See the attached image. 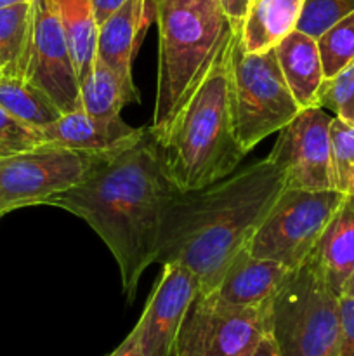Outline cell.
<instances>
[{"mask_svg": "<svg viewBox=\"0 0 354 356\" xmlns=\"http://www.w3.org/2000/svg\"><path fill=\"white\" fill-rule=\"evenodd\" d=\"M304 0H252L238 30L242 47L252 54L273 51L297 30Z\"/></svg>", "mask_w": 354, "mask_h": 356, "instance_id": "ac0fdd59", "label": "cell"}, {"mask_svg": "<svg viewBox=\"0 0 354 356\" xmlns=\"http://www.w3.org/2000/svg\"><path fill=\"white\" fill-rule=\"evenodd\" d=\"M323 108H305L281 131L267 159L283 172L285 186L297 190H333L330 124Z\"/></svg>", "mask_w": 354, "mask_h": 356, "instance_id": "8fae6325", "label": "cell"}, {"mask_svg": "<svg viewBox=\"0 0 354 356\" xmlns=\"http://www.w3.org/2000/svg\"><path fill=\"white\" fill-rule=\"evenodd\" d=\"M344 195L335 190L309 191L283 188L246 249L259 259L274 261L292 270L307 259Z\"/></svg>", "mask_w": 354, "mask_h": 356, "instance_id": "52a82bcc", "label": "cell"}, {"mask_svg": "<svg viewBox=\"0 0 354 356\" xmlns=\"http://www.w3.org/2000/svg\"><path fill=\"white\" fill-rule=\"evenodd\" d=\"M24 79L49 96L61 113L82 110L75 61L52 0H31L30 52Z\"/></svg>", "mask_w": 354, "mask_h": 356, "instance_id": "30bf717a", "label": "cell"}, {"mask_svg": "<svg viewBox=\"0 0 354 356\" xmlns=\"http://www.w3.org/2000/svg\"><path fill=\"white\" fill-rule=\"evenodd\" d=\"M217 2L221 6L222 13L229 19V23L233 24V28H239L252 0H217Z\"/></svg>", "mask_w": 354, "mask_h": 356, "instance_id": "f1b7e54d", "label": "cell"}, {"mask_svg": "<svg viewBox=\"0 0 354 356\" xmlns=\"http://www.w3.org/2000/svg\"><path fill=\"white\" fill-rule=\"evenodd\" d=\"M316 44L321 56L325 79L351 65L354 61V10L323 31L316 38Z\"/></svg>", "mask_w": 354, "mask_h": 356, "instance_id": "603a6c76", "label": "cell"}, {"mask_svg": "<svg viewBox=\"0 0 354 356\" xmlns=\"http://www.w3.org/2000/svg\"><path fill=\"white\" fill-rule=\"evenodd\" d=\"M333 190L354 197V127L333 117L330 124Z\"/></svg>", "mask_w": 354, "mask_h": 356, "instance_id": "cb8c5ba5", "label": "cell"}, {"mask_svg": "<svg viewBox=\"0 0 354 356\" xmlns=\"http://www.w3.org/2000/svg\"><path fill=\"white\" fill-rule=\"evenodd\" d=\"M342 296H347V298H354V275L349 282H347L346 289H344Z\"/></svg>", "mask_w": 354, "mask_h": 356, "instance_id": "836d02e7", "label": "cell"}, {"mask_svg": "<svg viewBox=\"0 0 354 356\" xmlns=\"http://www.w3.org/2000/svg\"><path fill=\"white\" fill-rule=\"evenodd\" d=\"M311 259L326 284L342 296L354 275V197H346L319 236Z\"/></svg>", "mask_w": 354, "mask_h": 356, "instance_id": "2e32d148", "label": "cell"}, {"mask_svg": "<svg viewBox=\"0 0 354 356\" xmlns=\"http://www.w3.org/2000/svg\"><path fill=\"white\" fill-rule=\"evenodd\" d=\"M319 108H330L335 118L354 127V61L325 79L319 90Z\"/></svg>", "mask_w": 354, "mask_h": 356, "instance_id": "d4e9b609", "label": "cell"}, {"mask_svg": "<svg viewBox=\"0 0 354 356\" xmlns=\"http://www.w3.org/2000/svg\"><path fill=\"white\" fill-rule=\"evenodd\" d=\"M80 99L85 113L99 118H113L120 117L125 104L139 101V96L132 94L120 76L96 56L92 70L80 82Z\"/></svg>", "mask_w": 354, "mask_h": 356, "instance_id": "ffe728a7", "label": "cell"}, {"mask_svg": "<svg viewBox=\"0 0 354 356\" xmlns=\"http://www.w3.org/2000/svg\"><path fill=\"white\" fill-rule=\"evenodd\" d=\"M21 2H30V0H0V7L14 6V3H21Z\"/></svg>", "mask_w": 354, "mask_h": 356, "instance_id": "e575fe53", "label": "cell"}, {"mask_svg": "<svg viewBox=\"0 0 354 356\" xmlns=\"http://www.w3.org/2000/svg\"><path fill=\"white\" fill-rule=\"evenodd\" d=\"M148 0H127L99 26L97 58L106 63L132 94L139 96L132 80V59L142 31L148 26Z\"/></svg>", "mask_w": 354, "mask_h": 356, "instance_id": "9a60e30c", "label": "cell"}, {"mask_svg": "<svg viewBox=\"0 0 354 356\" xmlns=\"http://www.w3.org/2000/svg\"><path fill=\"white\" fill-rule=\"evenodd\" d=\"M281 73L302 110L319 108V90L325 82L321 56L316 38L294 30L276 47Z\"/></svg>", "mask_w": 354, "mask_h": 356, "instance_id": "e0dca14e", "label": "cell"}, {"mask_svg": "<svg viewBox=\"0 0 354 356\" xmlns=\"http://www.w3.org/2000/svg\"><path fill=\"white\" fill-rule=\"evenodd\" d=\"M207 3V2H217V0H148V16L149 19L153 17V10L160 3Z\"/></svg>", "mask_w": 354, "mask_h": 356, "instance_id": "d6a6232c", "label": "cell"}, {"mask_svg": "<svg viewBox=\"0 0 354 356\" xmlns=\"http://www.w3.org/2000/svg\"><path fill=\"white\" fill-rule=\"evenodd\" d=\"M267 330L281 356H333L340 337V296L311 256L287 271L266 305Z\"/></svg>", "mask_w": 354, "mask_h": 356, "instance_id": "5b68a950", "label": "cell"}, {"mask_svg": "<svg viewBox=\"0 0 354 356\" xmlns=\"http://www.w3.org/2000/svg\"><path fill=\"white\" fill-rule=\"evenodd\" d=\"M266 305L238 308L198 294L184 320L177 356H248L267 330Z\"/></svg>", "mask_w": 354, "mask_h": 356, "instance_id": "9c48e42d", "label": "cell"}, {"mask_svg": "<svg viewBox=\"0 0 354 356\" xmlns=\"http://www.w3.org/2000/svg\"><path fill=\"white\" fill-rule=\"evenodd\" d=\"M354 10V0H304L297 30L318 38L333 23Z\"/></svg>", "mask_w": 354, "mask_h": 356, "instance_id": "484cf974", "label": "cell"}, {"mask_svg": "<svg viewBox=\"0 0 354 356\" xmlns=\"http://www.w3.org/2000/svg\"><path fill=\"white\" fill-rule=\"evenodd\" d=\"M287 271L283 264L252 256L245 247L233 257L217 287L205 296L226 306L259 308L269 301Z\"/></svg>", "mask_w": 354, "mask_h": 356, "instance_id": "5bb4252c", "label": "cell"}, {"mask_svg": "<svg viewBox=\"0 0 354 356\" xmlns=\"http://www.w3.org/2000/svg\"><path fill=\"white\" fill-rule=\"evenodd\" d=\"M94 7V16H96L97 24H103L111 14L117 13L127 0H90Z\"/></svg>", "mask_w": 354, "mask_h": 356, "instance_id": "4dcf8cb0", "label": "cell"}, {"mask_svg": "<svg viewBox=\"0 0 354 356\" xmlns=\"http://www.w3.org/2000/svg\"><path fill=\"white\" fill-rule=\"evenodd\" d=\"M45 145L38 129L24 124L0 106V160Z\"/></svg>", "mask_w": 354, "mask_h": 356, "instance_id": "4316f807", "label": "cell"}, {"mask_svg": "<svg viewBox=\"0 0 354 356\" xmlns=\"http://www.w3.org/2000/svg\"><path fill=\"white\" fill-rule=\"evenodd\" d=\"M30 35L31 0L0 7V75L24 79Z\"/></svg>", "mask_w": 354, "mask_h": 356, "instance_id": "44dd1931", "label": "cell"}, {"mask_svg": "<svg viewBox=\"0 0 354 356\" xmlns=\"http://www.w3.org/2000/svg\"><path fill=\"white\" fill-rule=\"evenodd\" d=\"M176 191L146 127L128 148L96 155L87 176L47 205L78 216L99 235L117 261L125 296L134 301L141 277L156 263L163 214Z\"/></svg>", "mask_w": 354, "mask_h": 356, "instance_id": "6da1fadb", "label": "cell"}, {"mask_svg": "<svg viewBox=\"0 0 354 356\" xmlns=\"http://www.w3.org/2000/svg\"><path fill=\"white\" fill-rule=\"evenodd\" d=\"M66 40L71 49L76 75L82 82L92 70L97 54V33L99 24L94 16L90 0H52Z\"/></svg>", "mask_w": 354, "mask_h": 356, "instance_id": "d6986e66", "label": "cell"}, {"mask_svg": "<svg viewBox=\"0 0 354 356\" xmlns=\"http://www.w3.org/2000/svg\"><path fill=\"white\" fill-rule=\"evenodd\" d=\"M146 127H132L124 118H99L83 110L62 113L58 122L40 129L45 145L62 146L90 155H106L128 148L144 134Z\"/></svg>", "mask_w": 354, "mask_h": 356, "instance_id": "4fadbf2b", "label": "cell"}, {"mask_svg": "<svg viewBox=\"0 0 354 356\" xmlns=\"http://www.w3.org/2000/svg\"><path fill=\"white\" fill-rule=\"evenodd\" d=\"M96 155L56 145L0 160V218L17 209L47 205L51 198L76 186Z\"/></svg>", "mask_w": 354, "mask_h": 356, "instance_id": "ba28073f", "label": "cell"}, {"mask_svg": "<svg viewBox=\"0 0 354 356\" xmlns=\"http://www.w3.org/2000/svg\"><path fill=\"white\" fill-rule=\"evenodd\" d=\"M283 188V172L266 156L207 188L177 190L163 214L156 263L183 264L196 277L198 294H210Z\"/></svg>", "mask_w": 354, "mask_h": 356, "instance_id": "7a4b0ae2", "label": "cell"}, {"mask_svg": "<svg viewBox=\"0 0 354 356\" xmlns=\"http://www.w3.org/2000/svg\"><path fill=\"white\" fill-rule=\"evenodd\" d=\"M333 356H354V298L340 296V337Z\"/></svg>", "mask_w": 354, "mask_h": 356, "instance_id": "83f0119b", "label": "cell"}, {"mask_svg": "<svg viewBox=\"0 0 354 356\" xmlns=\"http://www.w3.org/2000/svg\"><path fill=\"white\" fill-rule=\"evenodd\" d=\"M233 115L243 153L281 131L302 110L295 101L276 58V49L252 54L242 47L235 28L229 59Z\"/></svg>", "mask_w": 354, "mask_h": 356, "instance_id": "8992f818", "label": "cell"}, {"mask_svg": "<svg viewBox=\"0 0 354 356\" xmlns=\"http://www.w3.org/2000/svg\"><path fill=\"white\" fill-rule=\"evenodd\" d=\"M108 356H144L141 348V339H139L137 327H134L130 330V334L121 341L120 346Z\"/></svg>", "mask_w": 354, "mask_h": 356, "instance_id": "f546056e", "label": "cell"}, {"mask_svg": "<svg viewBox=\"0 0 354 356\" xmlns=\"http://www.w3.org/2000/svg\"><path fill=\"white\" fill-rule=\"evenodd\" d=\"M235 28L219 47L210 68L174 115L158 139L160 156L170 183L179 191L207 188L231 176L245 159L236 138L229 59Z\"/></svg>", "mask_w": 354, "mask_h": 356, "instance_id": "3957f363", "label": "cell"}, {"mask_svg": "<svg viewBox=\"0 0 354 356\" xmlns=\"http://www.w3.org/2000/svg\"><path fill=\"white\" fill-rule=\"evenodd\" d=\"M198 291L196 277L186 266L162 264L144 312L135 323L144 356H177L180 330Z\"/></svg>", "mask_w": 354, "mask_h": 356, "instance_id": "7c38bea8", "label": "cell"}, {"mask_svg": "<svg viewBox=\"0 0 354 356\" xmlns=\"http://www.w3.org/2000/svg\"><path fill=\"white\" fill-rule=\"evenodd\" d=\"M153 17L158 24V83L149 129L158 141L210 68L233 24L219 2H165L155 7Z\"/></svg>", "mask_w": 354, "mask_h": 356, "instance_id": "277c9868", "label": "cell"}, {"mask_svg": "<svg viewBox=\"0 0 354 356\" xmlns=\"http://www.w3.org/2000/svg\"><path fill=\"white\" fill-rule=\"evenodd\" d=\"M0 106L38 131L58 122L62 115L38 87L17 76L0 75Z\"/></svg>", "mask_w": 354, "mask_h": 356, "instance_id": "7402d4cb", "label": "cell"}, {"mask_svg": "<svg viewBox=\"0 0 354 356\" xmlns=\"http://www.w3.org/2000/svg\"><path fill=\"white\" fill-rule=\"evenodd\" d=\"M248 356H281L276 339H274L273 334H271L269 330H266V332L260 336V339L257 341V344L253 346V350L250 351Z\"/></svg>", "mask_w": 354, "mask_h": 356, "instance_id": "1f68e13d", "label": "cell"}]
</instances>
